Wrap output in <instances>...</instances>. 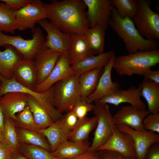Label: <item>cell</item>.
Masks as SVG:
<instances>
[{"mask_svg": "<svg viewBox=\"0 0 159 159\" xmlns=\"http://www.w3.org/2000/svg\"><path fill=\"white\" fill-rule=\"evenodd\" d=\"M47 19L62 32L71 35L85 34L89 28L83 0L51 1L43 3Z\"/></svg>", "mask_w": 159, "mask_h": 159, "instance_id": "obj_1", "label": "cell"}, {"mask_svg": "<svg viewBox=\"0 0 159 159\" xmlns=\"http://www.w3.org/2000/svg\"><path fill=\"white\" fill-rule=\"evenodd\" d=\"M108 26L123 40L128 54L158 49L159 43L157 40H148L143 38L132 19L128 17L121 18L112 7Z\"/></svg>", "mask_w": 159, "mask_h": 159, "instance_id": "obj_2", "label": "cell"}, {"mask_svg": "<svg viewBox=\"0 0 159 159\" xmlns=\"http://www.w3.org/2000/svg\"><path fill=\"white\" fill-rule=\"evenodd\" d=\"M159 63L158 49L115 56L113 69L120 76H143Z\"/></svg>", "mask_w": 159, "mask_h": 159, "instance_id": "obj_3", "label": "cell"}, {"mask_svg": "<svg viewBox=\"0 0 159 159\" xmlns=\"http://www.w3.org/2000/svg\"><path fill=\"white\" fill-rule=\"evenodd\" d=\"M55 106L61 113L72 110L81 97L79 75L74 74L57 82L52 86Z\"/></svg>", "mask_w": 159, "mask_h": 159, "instance_id": "obj_4", "label": "cell"}, {"mask_svg": "<svg viewBox=\"0 0 159 159\" xmlns=\"http://www.w3.org/2000/svg\"><path fill=\"white\" fill-rule=\"evenodd\" d=\"M32 38L25 39L20 36H11L0 32V47L11 45L16 49L24 59L34 60L37 54L45 48V39L39 27L32 29Z\"/></svg>", "mask_w": 159, "mask_h": 159, "instance_id": "obj_5", "label": "cell"}, {"mask_svg": "<svg viewBox=\"0 0 159 159\" xmlns=\"http://www.w3.org/2000/svg\"><path fill=\"white\" fill-rule=\"evenodd\" d=\"M0 87V98L5 94L11 92H19L25 93L34 97L47 112L55 122L62 116L56 108L54 100L52 86L47 91L39 92L21 85L12 77L7 79L1 77Z\"/></svg>", "mask_w": 159, "mask_h": 159, "instance_id": "obj_6", "label": "cell"}, {"mask_svg": "<svg viewBox=\"0 0 159 159\" xmlns=\"http://www.w3.org/2000/svg\"><path fill=\"white\" fill-rule=\"evenodd\" d=\"M151 4L148 0H138L137 12L132 20L143 38L157 40L159 39V14L152 9Z\"/></svg>", "mask_w": 159, "mask_h": 159, "instance_id": "obj_7", "label": "cell"}, {"mask_svg": "<svg viewBox=\"0 0 159 159\" xmlns=\"http://www.w3.org/2000/svg\"><path fill=\"white\" fill-rule=\"evenodd\" d=\"M93 111L97 117V123L92 142L88 150L96 151L109 140L117 126L108 104L95 105Z\"/></svg>", "mask_w": 159, "mask_h": 159, "instance_id": "obj_8", "label": "cell"}, {"mask_svg": "<svg viewBox=\"0 0 159 159\" xmlns=\"http://www.w3.org/2000/svg\"><path fill=\"white\" fill-rule=\"evenodd\" d=\"M47 18V11L40 0H32L14 13L16 29L21 31L32 29L39 21Z\"/></svg>", "mask_w": 159, "mask_h": 159, "instance_id": "obj_9", "label": "cell"}, {"mask_svg": "<svg viewBox=\"0 0 159 159\" xmlns=\"http://www.w3.org/2000/svg\"><path fill=\"white\" fill-rule=\"evenodd\" d=\"M88 8L86 15L89 28L99 26L107 30L112 8L110 0H82Z\"/></svg>", "mask_w": 159, "mask_h": 159, "instance_id": "obj_10", "label": "cell"}, {"mask_svg": "<svg viewBox=\"0 0 159 159\" xmlns=\"http://www.w3.org/2000/svg\"><path fill=\"white\" fill-rule=\"evenodd\" d=\"M37 23L47 34L44 47L53 51L68 54L73 35L63 32L54 24L46 19L41 20Z\"/></svg>", "mask_w": 159, "mask_h": 159, "instance_id": "obj_11", "label": "cell"}, {"mask_svg": "<svg viewBox=\"0 0 159 159\" xmlns=\"http://www.w3.org/2000/svg\"><path fill=\"white\" fill-rule=\"evenodd\" d=\"M140 88L132 86L126 90L119 89L94 102L95 105L111 104L117 107L120 104L127 103L139 108L146 110L145 103L141 99Z\"/></svg>", "mask_w": 159, "mask_h": 159, "instance_id": "obj_12", "label": "cell"}, {"mask_svg": "<svg viewBox=\"0 0 159 159\" xmlns=\"http://www.w3.org/2000/svg\"><path fill=\"white\" fill-rule=\"evenodd\" d=\"M115 151L127 158L137 159L134 142L127 134L117 127L109 140L97 151Z\"/></svg>", "mask_w": 159, "mask_h": 159, "instance_id": "obj_13", "label": "cell"}, {"mask_svg": "<svg viewBox=\"0 0 159 159\" xmlns=\"http://www.w3.org/2000/svg\"><path fill=\"white\" fill-rule=\"evenodd\" d=\"M150 113L148 110L130 105L122 107L113 117L116 125H124L135 130L143 131L145 130L143 127V120Z\"/></svg>", "mask_w": 159, "mask_h": 159, "instance_id": "obj_14", "label": "cell"}, {"mask_svg": "<svg viewBox=\"0 0 159 159\" xmlns=\"http://www.w3.org/2000/svg\"><path fill=\"white\" fill-rule=\"evenodd\" d=\"M120 131L129 135L133 140L137 159H144L148 148L153 144L159 142V135L151 131H139L124 125H116Z\"/></svg>", "mask_w": 159, "mask_h": 159, "instance_id": "obj_15", "label": "cell"}, {"mask_svg": "<svg viewBox=\"0 0 159 159\" xmlns=\"http://www.w3.org/2000/svg\"><path fill=\"white\" fill-rule=\"evenodd\" d=\"M74 74H77L71 67L68 54L63 53L59 58L48 77L37 85L34 91L39 92H45L58 81Z\"/></svg>", "mask_w": 159, "mask_h": 159, "instance_id": "obj_16", "label": "cell"}, {"mask_svg": "<svg viewBox=\"0 0 159 159\" xmlns=\"http://www.w3.org/2000/svg\"><path fill=\"white\" fill-rule=\"evenodd\" d=\"M115 56V55L112 56L104 67L103 72L100 78L95 90L87 99L88 102L92 103L119 90V83L115 81L113 82L112 80V71Z\"/></svg>", "mask_w": 159, "mask_h": 159, "instance_id": "obj_17", "label": "cell"}, {"mask_svg": "<svg viewBox=\"0 0 159 159\" xmlns=\"http://www.w3.org/2000/svg\"><path fill=\"white\" fill-rule=\"evenodd\" d=\"M62 54L45 47L37 54L34 60L37 75V86L48 77Z\"/></svg>", "mask_w": 159, "mask_h": 159, "instance_id": "obj_18", "label": "cell"}, {"mask_svg": "<svg viewBox=\"0 0 159 159\" xmlns=\"http://www.w3.org/2000/svg\"><path fill=\"white\" fill-rule=\"evenodd\" d=\"M27 94L21 92H11L0 98V106L4 117L14 121L16 115L27 105Z\"/></svg>", "mask_w": 159, "mask_h": 159, "instance_id": "obj_19", "label": "cell"}, {"mask_svg": "<svg viewBox=\"0 0 159 159\" xmlns=\"http://www.w3.org/2000/svg\"><path fill=\"white\" fill-rule=\"evenodd\" d=\"M12 77L21 85L34 90L37 86V75L34 60H21L15 67Z\"/></svg>", "mask_w": 159, "mask_h": 159, "instance_id": "obj_20", "label": "cell"}, {"mask_svg": "<svg viewBox=\"0 0 159 159\" xmlns=\"http://www.w3.org/2000/svg\"><path fill=\"white\" fill-rule=\"evenodd\" d=\"M37 132L46 137L50 145L51 153L68 140L70 131L64 125L62 117L50 126Z\"/></svg>", "mask_w": 159, "mask_h": 159, "instance_id": "obj_21", "label": "cell"}, {"mask_svg": "<svg viewBox=\"0 0 159 159\" xmlns=\"http://www.w3.org/2000/svg\"><path fill=\"white\" fill-rule=\"evenodd\" d=\"M115 55V51L110 50L85 58L72 64L71 67L76 74L79 75L96 69L104 68Z\"/></svg>", "mask_w": 159, "mask_h": 159, "instance_id": "obj_22", "label": "cell"}, {"mask_svg": "<svg viewBox=\"0 0 159 159\" xmlns=\"http://www.w3.org/2000/svg\"><path fill=\"white\" fill-rule=\"evenodd\" d=\"M4 50H0V79H10L13 77L14 69L23 57L19 52L9 45L4 46Z\"/></svg>", "mask_w": 159, "mask_h": 159, "instance_id": "obj_23", "label": "cell"}, {"mask_svg": "<svg viewBox=\"0 0 159 159\" xmlns=\"http://www.w3.org/2000/svg\"><path fill=\"white\" fill-rule=\"evenodd\" d=\"M68 54L71 65L85 58L94 55L85 34L73 35Z\"/></svg>", "mask_w": 159, "mask_h": 159, "instance_id": "obj_24", "label": "cell"}, {"mask_svg": "<svg viewBox=\"0 0 159 159\" xmlns=\"http://www.w3.org/2000/svg\"><path fill=\"white\" fill-rule=\"evenodd\" d=\"M90 145V143L87 140L77 142L68 140L51 154L60 159H71L88 150Z\"/></svg>", "mask_w": 159, "mask_h": 159, "instance_id": "obj_25", "label": "cell"}, {"mask_svg": "<svg viewBox=\"0 0 159 159\" xmlns=\"http://www.w3.org/2000/svg\"><path fill=\"white\" fill-rule=\"evenodd\" d=\"M141 96L146 100L148 110L150 113L159 111V84L149 79H144L139 86Z\"/></svg>", "mask_w": 159, "mask_h": 159, "instance_id": "obj_26", "label": "cell"}, {"mask_svg": "<svg viewBox=\"0 0 159 159\" xmlns=\"http://www.w3.org/2000/svg\"><path fill=\"white\" fill-rule=\"evenodd\" d=\"M104 68L96 69L79 75V83L81 97L86 100L95 90Z\"/></svg>", "mask_w": 159, "mask_h": 159, "instance_id": "obj_27", "label": "cell"}, {"mask_svg": "<svg viewBox=\"0 0 159 159\" xmlns=\"http://www.w3.org/2000/svg\"><path fill=\"white\" fill-rule=\"evenodd\" d=\"M97 123V117L95 115L79 120L75 126L70 132L68 140L77 142L87 140L90 132L96 127Z\"/></svg>", "mask_w": 159, "mask_h": 159, "instance_id": "obj_28", "label": "cell"}, {"mask_svg": "<svg viewBox=\"0 0 159 159\" xmlns=\"http://www.w3.org/2000/svg\"><path fill=\"white\" fill-rule=\"evenodd\" d=\"M106 30L100 26H96L89 28L85 34L94 55L104 52Z\"/></svg>", "mask_w": 159, "mask_h": 159, "instance_id": "obj_29", "label": "cell"}, {"mask_svg": "<svg viewBox=\"0 0 159 159\" xmlns=\"http://www.w3.org/2000/svg\"><path fill=\"white\" fill-rule=\"evenodd\" d=\"M16 128L20 143L39 146L51 153L50 145L46 137L42 134L37 132Z\"/></svg>", "mask_w": 159, "mask_h": 159, "instance_id": "obj_30", "label": "cell"}, {"mask_svg": "<svg viewBox=\"0 0 159 159\" xmlns=\"http://www.w3.org/2000/svg\"><path fill=\"white\" fill-rule=\"evenodd\" d=\"M27 105L32 113L35 122L42 129L50 126L54 122L38 102L28 94Z\"/></svg>", "mask_w": 159, "mask_h": 159, "instance_id": "obj_31", "label": "cell"}, {"mask_svg": "<svg viewBox=\"0 0 159 159\" xmlns=\"http://www.w3.org/2000/svg\"><path fill=\"white\" fill-rule=\"evenodd\" d=\"M15 11L5 3L0 2V32L14 33L16 30L14 20Z\"/></svg>", "mask_w": 159, "mask_h": 159, "instance_id": "obj_32", "label": "cell"}, {"mask_svg": "<svg viewBox=\"0 0 159 159\" xmlns=\"http://www.w3.org/2000/svg\"><path fill=\"white\" fill-rule=\"evenodd\" d=\"M14 121L17 128L35 132L42 129L35 122L32 113L27 105L22 111L16 114Z\"/></svg>", "mask_w": 159, "mask_h": 159, "instance_id": "obj_33", "label": "cell"}, {"mask_svg": "<svg viewBox=\"0 0 159 159\" xmlns=\"http://www.w3.org/2000/svg\"><path fill=\"white\" fill-rule=\"evenodd\" d=\"M4 118L5 128L3 144L16 152L19 151L20 143L18 138L16 128L14 120Z\"/></svg>", "mask_w": 159, "mask_h": 159, "instance_id": "obj_34", "label": "cell"}, {"mask_svg": "<svg viewBox=\"0 0 159 159\" xmlns=\"http://www.w3.org/2000/svg\"><path fill=\"white\" fill-rule=\"evenodd\" d=\"M19 151L28 159H61L42 148L31 145L20 143Z\"/></svg>", "mask_w": 159, "mask_h": 159, "instance_id": "obj_35", "label": "cell"}, {"mask_svg": "<svg viewBox=\"0 0 159 159\" xmlns=\"http://www.w3.org/2000/svg\"><path fill=\"white\" fill-rule=\"evenodd\" d=\"M111 2L121 18L128 17L132 19L137 12L138 0H112Z\"/></svg>", "mask_w": 159, "mask_h": 159, "instance_id": "obj_36", "label": "cell"}, {"mask_svg": "<svg viewBox=\"0 0 159 159\" xmlns=\"http://www.w3.org/2000/svg\"><path fill=\"white\" fill-rule=\"evenodd\" d=\"M143 126L144 130L159 133V112L150 113L143 119Z\"/></svg>", "mask_w": 159, "mask_h": 159, "instance_id": "obj_37", "label": "cell"}, {"mask_svg": "<svg viewBox=\"0 0 159 159\" xmlns=\"http://www.w3.org/2000/svg\"><path fill=\"white\" fill-rule=\"evenodd\" d=\"M94 107L95 105L82 99L76 103L72 110L78 119L80 120L86 117L89 112L93 111Z\"/></svg>", "mask_w": 159, "mask_h": 159, "instance_id": "obj_38", "label": "cell"}, {"mask_svg": "<svg viewBox=\"0 0 159 159\" xmlns=\"http://www.w3.org/2000/svg\"><path fill=\"white\" fill-rule=\"evenodd\" d=\"M62 118L64 125L70 132L77 124L79 119L72 110L62 115Z\"/></svg>", "mask_w": 159, "mask_h": 159, "instance_id": "obj_39", "label": "cell"}, {"mask_svg": "<svg viewBox=\"0 0 159 159\" xmlns=\"http://www.w3.org/2000/svg\"><path fill=\"white\" fill-rule=\"evenodd\" d=\"M32 0H0L6 4L10 9L16 11L22 8Z\"/></svg>", "mask_w": 159, "mask_h": 159, "instance_id": "obj_40", "label": "cell"}, {"mask_svg": "<svg viewBox=\"0 0 159 159\" xmlns=\"http://www.w3.org/2000/svg\"><path fill=\"white\" fill-rule=\"evenodd\" d=\"M98 151L101 159H135L127 158L117 152L108 150Z\"/></svg>", "mask_w": 159, "mask_h": 159, "instance_id": "obj_41", "label": "cell"}, {"mask_svg": "<svg viewBox=\"0 0 159 159\" xmlns=\"http://www.w3.org/2000/svg\"><path fill=\"white\" fill-rule=\"evenodd\" d=\"M144 159H159V142L155 143L150 146Z\"/></svg>", "mask_w": 159, "mask_h": 159, "instance_id": "obj_42", "label": "cell"}, {"mask_svg": "<svg viewBox=\"0 0 159 159\" xmlns=\"http://www.w3.org/2000/svg\"><path fill=\"white\" fill-rule=\"evenodd\" d=\"M15 152L5 145L3 143L0 145V159H10Z\"/></svg>", "mask_w": 159, "mask_h": 159, "instance_id": "obj_43", "label": "cell"}, {"mask_svg": "<svg viewBox=\"0 0 159 159\" xmlns=\"http://www.w3.org/2000/svg\"><path fill=\"white\" fill-rule=\"evenodd\" d=\"M71 159H101L97 151L87 150L79 156Z\"/></svg>", "mask_w": 159, "mask_h": 159, "instance_id": "obj_44", "label": "cell"}, {"mask_svg": "<svg viewBox=\"0 0 159 159\" xmlns=\"http://www.w3.org/2000/svg\"><path fill=\"white\" fill-rule=\"evenodd\" d=\"M144 79H149L159 84V70L149 71L143 76Z\"/></svg>", "mask_w": 159, "mask_h": 159, "instance_id": "obj_45", "label": "cell"}, {"mask_svg": "<svg viewBox=\"0 0 159 159\" xmlns=\"http://www.w3.org/2000/svg\"><path fill=\"white\" fill-rule=\"evenodd\" d=\"M4 116L2 109L0 106V130L4 132Z\"/></svg>", "mask_w": 159, "mask_h": 159, "instance_id": "obj_46", "label": "cell"}, {"mask_svg": "<svg viewBox=\"0 0 159 159\" xmlns=\"http://www.w3.org/2000/svg\"><path fill=\"white\" fill-rule=\"evenodd\" d=\"M10 159H28L27 158L19 151L15 152L12 155Z\"/></svg>", "mask_w": 159, "mask_h": 159, "instance_id": "obj_47", "label": "cell"}, {"mask_svg": "<svg viewBox=\"0 0 159 159\" xmlns=\"http://www.w3.org/2000/svg\"><path fill=\"white\" fill-rule=\"evenodd\" d=\"M4 140V132L0 130V145L2 144Z\"/></svg>", "mask_w": 159, "mask_h": 159, "instance_id": "obj_48", "label": "cell"}, {"mask_svg": "<svg viewBox=\"0 0 159 159\" xmlns=\"http://www.w3.org/2000/svg\"><path fill=\"white\" fill-rule=\"evenodd\" d=\"M1 82H2L1 80L0 79V86H1Z\"/></svg>", "mask_w": 159, "mask_h": 159, "instance_id": "obj_49", "label": "cell"}]
</instances>
